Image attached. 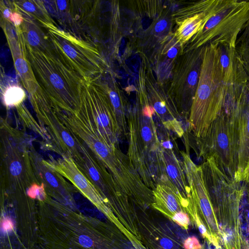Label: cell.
<instances>
[{
  "label": "cell",
  "instance_id": "ffe728a7",
  "mask_svg": "<svg viewBox=\"0 0 249 249\" xmlns=\"http://www.w3.org/2000/svg\"><path fill=\"white\" fill-rule=\"evenodd\" d=\"M43 185L39 186L35 184L31 186L27 191L28 195L32 198L43 200L45 198V193Z\"/></svg>",
  "mask_w": 249,
  "mask_h": 249
},
{
  "label": "cell",
  "instance_id": "44dd1931",
  "mask_svg": "<svg viewBox=\"0 0 249 249\" xmlns=\"http://www.w3.org/2000/svg\"><path fill=\"white\" fill-rule=\"evenodd\" d=\"M184 249H201L202 247L198 240L195 236L187 237L183 241Z\"/></svg>",
  "mask_w": 249,
  "mask_h": 249
},
{
  "label": "cell",
  "instance_id": "3957f363",
  "mask_svg": "<svg viewBox=\"0 0 249 249\" xmlns=\"http://www.w3.org/2000/svg\"><path fill=\"white\" fill-rule=\"evenodd\" d=\"M249 21V1L213 0L211 14L188 42L186 51L209 44L235 49L238 34Z\"/></svg>",
  "mask_w": 249,
  "mask_h": 249
},
{
  "label": "cell",
  "instance_id": "484cf974",
  "mask_svg": "<svg viewBox=\"0 0 249 249\" xmlns=\"http://www.w3.org/2000/svg\"><path fill=\"white\" fill-rule=\"evenodd\" d=\"M168 22L165 19L160 20L155 26V30L156 32L160 33L164 31L167 28Z\"/></svg>",
  "mask_w": 249,
  "mask_h": 249
},
{
  "label": "cell",
  "instance_id": "ac0fdd59",
  "mask_svg": "<svg viewBox=\"0 0 249 249\" xmlns=\"http://www.w3.org/2000/svg\"><path fill=\"white\" fill-rule=\"evenodd\" d=\"M1 94L4 105L7 107H18L26 97L25 90L16 84L1 85Z\"/></svg>",
  "mask_w": 249,
  "mask_h": 249
},
{
  "label": "cell",
  "instance_id": "d6986e66",
  "mask_svg": "<svg viewBox=\"0 0 249 249\" xmlns=\"http://www.w3.org/2000/svg\"><path fill=\"white\" fill-rule=\"evenodd\" d=\"M171 221L186 230L188 229L191 222L189 215L184 212L177 213Z\"/></svg>",
  "mask_w": 249,
  "mask_h": 249
},
{
  "label": "cell",
  "instance_id": "7402d4cb",
  "mask_svg": "<svg viewBox=\"0 0 249 249\" xmlns=\"http://www.w3.org/2000/svg\"><path fill=\"white\" fill-rule=\"evenodd\" d=\"M24 21L22 15L19 13L13 11L9 18V22L12 23L15 28H19Z\"/></svg>",
  "mask_w": 249,
  "mask_h": 249
},
{
  "label": "cell",
  "instance_id": "8992f818",
  "mask_svg": "<svg viewBox=\"0 0 249 249\" xmlns=\"http://www.w3.org/2000/svg\"><path fill=\"white\" fill-rule=\"evenodd\" d=\"M200 154L205 159L212 157L234 180L236 171L238 143L230 114L223 108L205 137L198 140Z\"/></svg>",
  "mask_w": 249,
  "mask_h": 249
},
{
  "label": "cell",
  "instance_id": "5bb4252c",
  "mask_svg": "<svg viewBox=\"0 0 249 249\" xmlns=\"http://www.w3.org/2000/svg\"><path fill=\"white\" fill-rule=\"evenodd\" d=\"M13 10L37 22L45 28L56 25L42 0L12 1Z\"/></svg>",
  "mask_w": 249,
  "mask_h": 249
},
{
  "label": "cell",
  "instance_id": "ba28073f",
  "mask_svg": "<svg viewBox=\"0 0 249 249\" xmlns=\"http://www.w3.org/2000/svg\"><path fill=\"white\" fill-rule=\"evenodd\" d=\"M138 229L142 242L146 249H184L183 241L187 231L169 220L157 217L146 211L139 213Z\"/></svg>",
  "mask_w": 249,
  "mask_h": 249
},
{
  "label": "cell",
  "instance_id": "52a82bcc",
  "mask_svg": "<svg viewBox=\"0 0 249 249\" xmlns=\"http://www.w3.org/2000/svg\"><path fill=\"white\" fill-rule=\"evenodd\" d=\"M203 47L186 51L173 69L168 93L179 107L190 109L196 90Z\"/></svg>",
  "mask_w": 249,
  "mask_h": 249
},
{
  "label": "cell",
  "instance_id": "9a60e30c",
  "mask_svg": "<svg viewBox=\"0 0 249 249\" xmlns=\"http://www.w3.org/2000/svg\"><path fill=\"white\" fill-rule=\"evenodd\" d=\"M100 78L107 91L121 134L126 135L128 133L127 124L129 111H127V104L123 94L113 79L108 76L107 80L105 81L101 75Z\"/></svg>",
  "mask_w": 249,
  "mask_h": 249
},
{
  "label": "cell",
  "instance_id": "4fadbf2b",
  "mask_svg": "<svg viewBox=\"0 0 249 249\" xmlns=\"http://www.w3.org/2000/svg\"><path fill=\"white\" fill-rule=\"evenodd\" d=\"M212 0H208L205 9L196 14L176 21L178 27L173 37L181 47L188 43L200 30L202 24L210 16Z\"/></svg>",
  "mask_w": 249,
  "mask_h": 249
},
{
  "label": "cell",
  "instance_id": "2e32d148",
  "mask_svg": "<svg viewBox=\"0 0 249 249\" xmlns=\"http://www.w3.org/2000/svg\"><path fill=\"white\" fill-rule=\"evenodd\" d=\"M220 64L224 83L229 91H233L237 80L241 61L237 58L235 49L228 46L219 45Z\"/></svg>",
  "mask_w": 249,
  "mask_h": 249
},
{
  "label": "cell",
  "instance_id": "277c9868",
  "mask_svg": "<svg viewBox=\"0 0 249 249\" xmlns=\"http://www.w3.org/2000/svg\"><path fill=\"white\" fill-rule=\"evenodd\" d=\"M47 36L62 58L83 78L99 77L107 71V64L96 47L58 28H46Z\"/></svg>",
  "mask_w": 249,
  "mask_h": 249
},
{
  "label": "cell",
  "instance_id": "30bf717a",
  "mask_svg": "<svg viewBox=\"0 0 249 249\" xmlns=\"http://www.w3.org/2000/svg\"><path fill=\"white\" fill-rule=\"evenodd\" d=\"M1 26L12 54L16 73L29 95L32 94L39 85L27 58L22 34L19 28H15L8 21L1 19Z\"/></svg>",
  "mask_w": 249,
  "mask_h": 249
},
{
  "label": "cell",
  "instance_id": "7c38bea8",
  "mask_svg": "<svg viewBox=\"0 0 249 249\" xmlns=\"http://www.w3.org/2000/svg\"><path fill=\"white\" fill-rule=\"evenodd\" d=\"M160 167L162 173L160 180L166 178L184 198L188 199L190 189L186 183L183 164L178 160L172 149L161 147Z\"/></svg>",
  "mask_w": 249,
  "mask_h": 249
},
{
  "label": "cell",
  "instance_id": "d4e9b609",
  "mask_svg": "<svg viewBox=\"0 0 249 249\" xmlns=\"http://www.w3.org/2000/svg\"><path fill=\"white\" fill-rule=\"evenodd\" d=\"M80 244L85 248H89L93 245V241L89 236L82 235L79 237Z\"/></svg>",
  "mask_w": 249,
  "mask_h": 249
},
{
  "label": "cell",
  "instance_id": "9c48e42d",
  "mask_svg": "<svg viewBox=\"0 0 249 249\" xmlns=\"http://www.w3.org/2000/svg\"><path fill=\"white\" fill-rule=\"evenodd\" d=\"M227 107L236 133L238 154L234 180L246 182L249 176V91L241 90Z\"/></svg>",
  "mask_w": 249,
  "mask_h": 249
},
{
  "label": "cell",
  "instance_id": "83f0119b",
  "mask_svg": "<svg viewBox=\"0 0 249 249\" xmlns=\"http://www.w3.org/2000/svg\"><path fill=\"white\" fill-rule=\"evenodd\" d=\"M161 146L165 149H172L173 144L169 140H166L161 142Z\"/></svg>",
  "mask_w": 249,
  "mask_h": 249
},
{
  "label": "cell",
  "instance_id": "6da1fadb",
  "mask_svg": "<svg viewBox=\"0 0 249 249\" xmlns=\"http://www.w3.org/2000/svg\"><path fill=\"white\" fill-rule=\"evenodd\" d=\"M220 55L219 45L209 43L203 46L198 84L189 117L190 130L198 140L205 137L223 110L228 94Z\"/></svg>",
  "mask_w": 249,
  "mask_h": 249
},
{
  "label": "cell",
  "instance_id": "e0dca14e",
  "mask_svg": "<svg viewBox=\"0 0 249 249\" xmlns=\"http://www.w3.org/2000/svg\"><path fill=\"white\" fill-rule=\"evenodd\" d=\"M23 17L24 21L19 28L25 43L33 49L43 52L47 51L51 47V43L40 25L30 18Z\"/></svg>",
  "mask_w": 249,
  "mask_h": 249
},
{
  "label": "cell",
  "instance_id": "f1b7e54d",
  "mask_svg": "<svg viewBox=\"0 0 249 249\" xmlns=\"http://www.w3.org/2000/svg\"><path fill=\"white\" fill-rule=\"evenodd\" d=\"M248 217H249V212H248Z\"/></svg>",
  "mask_w": 249,
  "mask_h": 249
},
{
  "label": "cell",
  "instance_id": "cb8c5ba5",
  "mask_svg": "<svg viewBox=\"0 0 249 249\" xmlns=\"http://www.w3.org/2000/svg\"><path fill=\"white\" fill-rule=\"evenodd\" d=\"M22 170V165L18 161H14L12 162L10 166V171L13 176L19 175Z\"/></svg>",
  "mask_w": 249,
  "mask_h": 249
},
{
  "label": "cell",
  "instance_id": "5b68a950",
  "mask_svg": "<svg viewBox=\"0 0 249 249\" xmlns=\"http://www.w3.org/2000/svg\"><path fill=\"white\" fill-rule=\"evenodd\" d=\"M78 110L93 122V125L107 142L115 145L117 137L122 134L100 76L82 79Z\"/></svg>",
  "mask_w": 249,
  "mask_h": 249
},
{
  "label": "cell",
  "instance_id": "4316f807",
  "mask_svg": "<svg viewBox=\"0 0 249 249\" xmlns=\"http://www.w3.org/2000/svg\"><path fill=\"white\" fill-rule=\"evenodd\" d=\"M47 181L53 187H57L58 183L54 177L50 173H46L45 175Z\"/></svg>",
  "mask_w": 249,
  "mask_h": 249
},
{
  "label": "cell",
  "instance_id": "7a4b0ae2",
  "mask_svg": "<svg viewBox=\"0 0 249 249\" xmlns=\"http://www.w3.org/2000/svg\"><path fill=\"white\" fill-rule=\"evenodd\" d=\"M50 43V48L43 52L25 43L27 58L39 85L50 99L63 110H77L83 78Z\"/></svg>",
  "mask_w": 249,
  "mask_h": 249
},
{
  "label": "cell",
  "instance_id": "603a6c76",
  "mask_svg": "<svg viewBox=\"0 0 249 249\" xmlns=\"http://www.w3.org/2000/svg\"><path fill=\"white\" fill-rule=\"evenodd\" d=\"M14 226L11 218L4 217L1 222V231L4 234L8 233L13 231Z\"/></svg>",
  "mask_w": 249,
  "mask_h": 249
},
{
  "label": "cell",
  "instance_id": "8fae6325",
  "mask_svg": "<svg viewBox=\"0 0 249 249\" xmlns=\"http://www.w3.org/2000/svg\"><path fill=\"white\" fill-rule=\"evenodd\" d=\"M154 202L152 208L164 217L172 220L178 213L185 212L188 205V199L184 198L176 189L163 184H157L153 190Z\"/></svg>",
  "mask_w": 249,
  "mask_h": 249
}]
</instances>
